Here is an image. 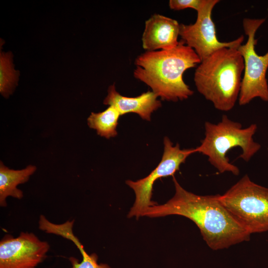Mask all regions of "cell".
Masks as SVG:
<instances>
[{"label": "cell", "instance_id": "277c9868", "mask_svg": "<svg viewBox=\"0 0 268 268\" xmlns=\"http://www.w3.org/2000/svg\"><path fill=\"white\" fill-rule=\"evenodd\" d=\"M204 130V137L195 152L206 156L210 164L221 173L239 174L238 167L230 163L226 155L232 148L240 147L242 151L239 157L248 162L261 147L253 138L257 130L255 124L243 128L241 123L224 115L217 124L205 122Z\"/></svg>", "mask_w": 268, "mask_h": 268}, {"label": "cell", "instance_id": "7a4b0ae2", "mask_svg": "<svg viewBox=\"0 0 268 268\" xmlns=\"http://www.w3.org/2000/svg\"><path fill=\"white\" fill-rule=\"evenodd\" d=\"M201 62L195 51L181 40L173 49L146 51L139 55L135 60L134 76L163 100L177 102L193 94L183 74Z\"/></svg>", "mask_w": 268, "mask_h": 268}, {"label": "cell", "instance_id": "2e32d148", "mask_svg": "<svg viewBox=\"0 0 268 268\" xmlns=\"http://www.w3.org/2000/svg\"><path fill=\"white\" fill-rule=\"evenodd\" d=\"M205 0H170L169 7L174 10L193 8L197 11L204 4Z\"/></svg>", "mask_w": 268, "mask_h": 268}, {"label": "cell", "instance_id": "30bf717a", "mask_svg": "<svg viewBox=\"0 0 268 268\" xmlns=\"http://www.w3.org/2000/svg\"><path fill=\"white\" fill-rule=\"evenodd\" d=\"M180 24L170 17L154 14L145 22L142 47L147 51L170 50L179 44Z\"/></svg>", "mask_w": 268, "mask_h": 268}, {"label": "cell", "instance_id": "3957f363", "mask_svg": "<svg viewBox=\"0 0 268 268\" xmlns=\"http://www.w3.org/2000/svg\"><path fill=\"white\" fill-rule=\"evenodd\" d=\"M244 68L237 49H219L197 67L194 76L197 89L215 109L229 111L238 100Z\"/></svg>", "mask_w": 268, "mask_h": 268}, {"label": "cell", "instance_id": "9a60e30c", "mask_svg": "<svg viewBox=\"0 0 268 268\" xmlns=\"http://www.w3.org/2000/svg\"><path fill=\"white\" fill-rule=\"evenodd\" d=\"M10 53H1L0 58V92L7 98L16 86L18 71L15 70Z\"/></svg>", "mask_w": 268, "mask_h": 268}, {"label": "cell", "instance_id": "52a82bcc", "mask_svg": "<svg viewBox=\"0 0 268 268\" xmlns=\"http://www.w3.org/2000/svg\"><path fill=\"white\" fill-rule=\"evenodd\" d=\"M194 153L195 148L182 149L178 143L173 145L170 139L165 137L163 154L157 166L145 178L136 181L128 180L126 182L127 185L134 190L135 196L134 202L128 213V217L138 218L142 216L148 207L157 204L151 200L154 182L163 177L173 176L179 170L181 164Z\"/></svg>", "mask_w": 268, "mask_h": 268}, {"label": "cell", "instance_id": "8fae6325", "mask_svg": "<svg viewBox=\"0 0 268 268\" xmlns=\"http://www.w3.org/2000/svg\"><path fill=\"white\" fill-rule=\"evenodd\" d=\"M157 95L148 91L136 97L121 95L116 90L115 84L110 85L108 95L103 101L105 105L115 107L121 116L130 113L138 114L142 119L150 121L151 114L161 106Z\"/></svg>", "mask_w": 268, "mask_h": 268}, {"label": "cell", "instance_id": "4fadbf2b", "mask_svg": "<svg viewBox=\"0 0 268 268\" xmlns=\"http://www.w3.org/2000/svg\"><path fill=\"white\" fill-rule=\"evenodd\" d=\"M36 170L34 165H29L21 170L9 169L1 161L0 163V205L6 206V199L11 196L16 199L23 198L22 191L17 186L28 181L30 176Z\"/></svg>", "mask_w": 268, "mask_h": 268}, {"label": "cell", "instance_id": "6da1fadb", "mask_svg": "<svg viewBox=\"0 0 268 268\" xmlns=\"http://www.w3.org/2000/svg\"><path fill=\"white\" fill-rule=\"evenodd\" d=\"M175 193L166 203L148 207L142 216H184L199 228L207 246L218 250L249 241L250 234L220 202L219 195L200 196L184 189L173 176Z\"/></svg>", "mask_w": 268, "mask_h": 268}, {"label": "cell", "instance_id": "8992f818", "mask_svg": "<svg viewBox=\"0 0 268 268\" xmlns=\"http://www.w3.org/2000/svg\"><path fill=\"white\" fill-rule=\"evenodd\" d=\"M265 18H245L243 27L247 41L237 49L244 60V68L238 103L240 106L260 98L268 102V84L266 78L268 68V51L263 56L256 52V32L265 22Z\"/></svg>", "mask_w": 268, "mask_h": 268}, {"label": "cell", "instance_id": "9c48e42d", "mask_svg": "<svg viewBox=\"0 0 268 268\" xmlns=\"http://www.w3.org/2000/svg\"><path fill=\"white\" fill-rule=\"evenodd\" d=\"M49 249L32 233L22 232L16 238L6 234L0 242V268H35Z\"/></svg>", "mask_w": 268, "mask_h": 268}, {"label": "cell", "instance_id": "7c38bea8", "mask_svg": "<svg viewBox=\"0 0 268 268\" xmlns=\"http://www.w3.org/2000/svg\"><path fill=\"white\" fill-rule=\"evenodd\" d=\"M74 220L56 224L49 221L45 216H42L39 221V228L47 233L57 235L72 241L78 249L82 256V261L79 263L75 257L69 258L72 267L71 268H111L106 264L98 263V256L93 253L89 255L85 251L79 239L72 231Z\"/></svg>", "mask_w": 268, "mask_h": 268}, {"label": "cell", "instance_id": "5bb4252c", "mask_svg": "<svg viewBox=\"0 0 268 268\" xmlns=\"http://www.w3.org/2000/svg\"><path fill=\"white\" fill-rule=\"evenodd\" d=\"M120 116L115 107L109 106L101 112L91 113L87 119V124L98 135L109 139L117 135L116 130Z\"/></svg>", "mask_w": 268, "mask_h": 268}, {"label": "cell", "instance_id": "ba28073f", "mask_svg": "<svg viewBox=\"0 0 268 268\" xmlns=\"http://www.w3.org/2000/svg\"><path fill=\"white\" fill-rule=\"evenodd\" d=\"M219 2V0H205L197 11V19L194 24H180L179 36L181 40L195 51L201 61L222 48L238 49L244 40L243 35L230 42L218 40L211 13Z\"/></svg>", "mask_w": 268, "mask_h": 268}, {"label": "cell", "instance_id": "5b68a950", "mask_svg": "<svg viewBox=\"0 0 268 268\" xmlns=\"http://www.w3.org/2000/svg\"><path fill=\"white\" fill-rule=\"evenodd\" d=\"M219 199L250 234L268 231V188L245 175Z\"/></svg>", "mask_w": 268, "mask_h": 268}]
</instances>
